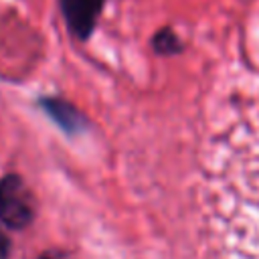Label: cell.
<instances>
[{"instance_id":"cell-1","label":"cell","mask_w":259,"mask_h":259,"mask_svg":"<svg viewBox=\"0 0 259 259\" xmlns=\"http://www.w3.org/2000/svg\"><path fill=\"white\" fill-rule=\"evenodd\" d=\"M34 214V200L24 180L8 174L0 180V219L8 229H24Z\"/></svg>"},{"instance_id":"cell-4","label":"cell","mask_w":259,"mask_h":259,"mask_svg":"<svg viewBox=\"0 0 259 259\" xmlns=\"http://www.w3.org/2000/svg\"><path fill=\"white\" fill-rule=\"evenodd\" d=\"M6 253H8V239L0 233V259H4Z\"/></svg>"},{"instance_id":"cell-2","label":"cell","mask_w":259,"mask_h":259,"mask_svg":"<svg viewBox=\"0 0 259 259\" xmlns=\"http://www.w3.org/2000/svg\"><path fill=\"white\" fill-rule=\"evenodd\" d=\"M61 4L71 30L77 36L85 38L93 30L99 12V0H61Z\"/></svg>"},{"instance_id":"cell-3","label":"cell","mask_w":259,"mask_h":259,"mask_svg":"<svg viewBox=\"0 0 259 259\" xmlns=\"http://www.w3.org/2000/svg\"><path fill=\"white\" fill-rule=\"evenodd\" d=\"M42 105H45V109L51 113V117H53L59 125H63L65 130L73 132V130L79 127V117H77L75 109H73L69 103H63V101H59V99H45Z\"/></svg>"}]
</instances>
